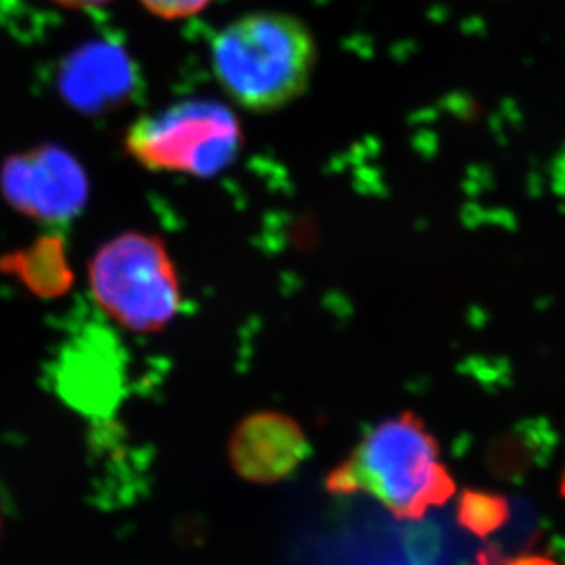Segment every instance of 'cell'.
<instances>
[{"label": "cell", "instance_id": "obj_1", "mask_svg": "<svg viewBox=\"0 0 565 565\" xmlns=\"http://www.w3.org/2000/svg\"><path fill=\"white\" fill-rule=\"evenodd\" d=\"M318 63L315 33L299 17L252 11L230 22L212 43V68L232 102L273 113L309 88Z\"/></svg>", "mask_w": 565, "mask_h": 565}, {"label": "cell", "instance_id": "obj_2", "mask_svg": "<svg viewBox=\"0 0 565 565\" xmlns=\"http://www.w3.org/2000/svg\"><path fill=\"white\" fill-rule=\"evenodd\" d=\"M326 487L332 494H370L403 520H419L456 492L439 443L412 412L367 429L329 472Z\"/></svg>", "mask_w": 565, "mask_h": 565}, {"label": "cell", "instance_id": "obj_3", "mask_svg": "<svg viewBox=\"0 0 565 565\" xmlns=\"http://www.w3.org/2000/svg\"><path fill=\"white\" fill-rule=\"evenodd\" d=\"M88 281L105 315L129 331H160L182 307L179 273L157 235L129 232L105 243Z\"/></svg>", "mask_w": 565, "mask_h": 565}, {"label": "cell", "instance_id": "obj_12", "mask_svg": "<svg viewBox=\"0 0 565 565\" xmlns=\"http://www.w3.org/2000/svg\"><path fill=\"white\" fill-rule=\"evenodd\" d=\"M561 492H562V495H564V498H565V472H564V476H562Z\"/></svg>", "mask_w": 565, "mask_h": 565}, {"label": "cell", "instance_id": "obj_5", "mask_svg": "<svg viewBox=\"0 0 565 565\" xmlns=\"http://www.w3.org/2000/svg\"><path fill=\"white\" fill-rule=\"evenodd\" d=\"M4 191L22 212L49 223H60L83 206L87 180L65 151L39 149L6 166Z\"/></svg>", "mask_w": 565, "mask_h": 565}, {"label": "cell", "instance_id": "obj_8", "mask_svg": "<svg viewBox=\"0 0 565 565\" xmlns=\"http://www.w3.org/2000/svg\"><path fill=\"white\" fill-rule=\"evenodd\" d=\"M509 501L483 490H465L457 501V523L468 533L487 539L509 520Z\"/></svg>", "mask_w": 565, "mask_h": 565}, {"label": "cell", "instance_id": "obj_6", "mask_svg": "<svg viewBox=\"0 0 565 565\" xmlns=\"http://www.w3.org/2000/svg\"><path fill=\"white\" fill-rule=\"evenodd\" d=\"M228 456L241 478L273 484L290 478L310 456L307 435L292 417L262 412L246 417L230 439Z\"/></svg>", "mask_w": 565, "mask_h": 565}, {"label": "cell", "instance_id": "obj_11", "mask_svg": "<svg viewBox=\"0 0 565 565\" xmlns=\"http://www.w3.org/2000/svg\"><path fill=\"white\" fill-rule=\"evenodd\" d=\"M50 2L66 8V10H93V8L110 4L113 0H50Z\"/></svg>", "mask_w": 565, "mask_h": 565}, {"label": "cell", "instance_id": "obj_10", "mask_svg": "<svg viewBox=\"0 0 565 565\" xmlns=\"http://www.w3.org/2000/svg\"><path fill=\"white\" fill-rule=\"evenodd\" d=\"M476 565H562L550 556L523 553V555L507 556L495 547H484L479 551Z\"/></svg>", "mask_w": 565, "mask_h": 565}, {"label": "cell", "instance_id": "obj_4", "mask_svg": "<svg viewBox=\"0 0 565 565\" xmlns=\"http://www.w3.org/2000/svg\"><path fill=\"white\" fill-rule=\"evenodd\" d=\"M241 140L239 121L228 107L193 99L140 118L127 131L126 147L149 171L207 179L234 162Z\"/></svg>", "mask_w": 565, "mask_h": 565}, {"label": "cell", "instance_id": "obj_9", "mask_svg": "<svg viewBox=\"0 0 565 565\" xmlns=\"http://www.w3.org/2000/svg\"><path fill=\"white\" fill-rule=\"evenodd\" d=\"M151 15L160 17L166 21H179L195 17L212 4V0H140Z\"/></svg>", "mask_w": 565, "mask_h": 565}, {"label": "cell", "instance_id": "obj_7", "mask_svg": "<svg viewBox=\"0 0 565 565\" xmlns=\"http://www.w3.org/2000/svg\"><path fill=\"white\" fill-rule=\"evenodd\" d=\"M17 273L35 292H60L65 279V263L57 241H41L32 250L15 257Z\"/></svg>", "mask_w": 565, "mask_h": 565}]
</instances>
